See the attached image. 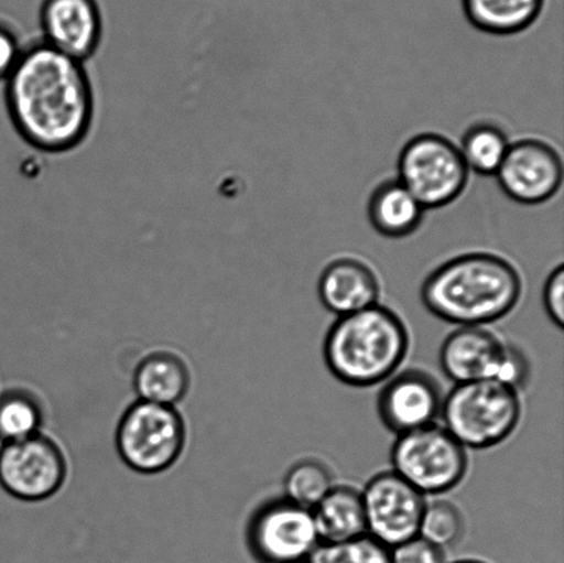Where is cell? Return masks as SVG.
Masks as SVG:
<instances>
[{
  "label": "cell",
  "mask_w": 564,
  "mask_h": 563,
  "mask_svg": "<svg viewBox=\"0 0 564 563\" xmlns=\"http://www.w3.org/2000/svg\"><path fill=\"white\" fill-rule=\"evenodd\" d=\"M380 283L367 263L340 258L323 270L318 280V297L326 311L337 317L378 305Z\"/></svg>",
  "instance_id": "15"
},
{
  "label": "cell",
  "mask_w": 564,
  "mask_h": 563,
  "mask_svg": "<svg viewBox=\"0 0 564 563\" xmlns=\"http://www.w3.org/2000/svg\"><path fill=\"white\" fill-rule=\"evenodd\" d=\"M468 174L460 149L433 132L412 138L398 158V181L424 209L455 202L466 190Z\"/></svg>",
  "instance_id": "8"
},
{
  "label": "cell",
  "mask_w": 564,
  "mask_h": 563,
  "mask_svg": "<svg viewBox=\"0 0 564 563\" xmlns=\"http://www.w3.org/2000/svg\"><path fill=\"white\" fill-rule=\"evenodd\" d=\"M464 534L466 518L455 504L445 499L427 501L420 523V538L445 551L460 543Z\"/></svg>",
  "instance_id": "23"
},
{
  "label": "cell",
  "mask_w": 564,
  "mask_h": 563,
  "mask_svg": "<svg viewBox=\"0 0 564 563\" xmlns=\"http://www.w3.org/2000/svg\"><path fill=\"white\" fill-rule=\"evenodd\" d=\"M440 367L455 385L499 380L518 391L527 388L532 375L528 356L486 327H457L447 335Z\"/></svg>",
  "instance_id": "6"
},
{
  "label": "cell",
  "mask_w": 564,
  "mask_h": 563,
  "mask_svg": "<svg viewBox=\"0 0 564 563\" xmlns=\"http://www.w3.org/2000/svg\"><path fill=\"white\" fill-rule=\"evenodd\" d=\"M444 397L438 380L429 372L406 369L384 382L376 408L380 422L398 437L436 424Z\"/></svg>",
  "instance_id": "12"
},
{
  "label": "cell",
  "mask_w": 564,
  "mask_h": 563,
  "mask_svg": "<svg viewBox=\"0 0 564 563\" xmlns=\"http://www.w3.org/2000/svg\"><path fill=\"white\" fill-rule=\"evenodd\" d=\"M392 472L424 496L451 492L468 472V454L438 424L398 435L391 450Z\"/></svg>",
  "instance_id": "7"
},
{
  "label": "cell",
  "mask_w": 564,
  "mask_h": 563,
  "mask_svg": "<svg viewBox=\"0 0 564 563\" xmlns=\"http://www.w3.org/2000/svg\"><path fill=\"white\" fill-rule=\"evenodd\" d=\"M335 487L334 474L324 462L307 457L290 467L284 478V498L313 510Z\"/></svg>",
  "instance_id": "22"
},
{
  "label": "cell",
  "mask_w": 564,
  "mask_h": 563,
  "mask_svg": "<svg viewBox=\"0 0 564 563\" xmlns=\"http://www.w3.org/2000/svg\"><path fill=\"white\" fill-rule=\"evenodd\" d=\"M390 555L391 563H445L444 551L420 537L390 549Z\"/></svg>",
  "instance_id": "25"
},
{
  "label": "cell",
  "mask_w": 564,
  "mask_h": 563,
  "mask_svg": "<svg viewBox=\"0 0 564 563\" xmlns=\"http://www.w3.org/2000/svg\"><path fill=\"white\" fill-rule=\"evenodd\" d=\"M191 369L175 353L153 351L142 358L132 377L138 400L176 407L189 393Z\"/></svg>",
  "instance_id": "16"
},
{
  "label": "cell",
  "mask_w": 564,
  "mask_h": 563,
  "mask_svg": "<svg viewBox=\"0 0 564 563\" xmlns=\"http://www.w3.org/2000/svg\"><path fill=\"white\" fill-rule=\"evenodd\" d=\"M4 105L17 134L39 152L75 151L90 136L96 97L86 64L46 43L26 44L4 82Z\"/></svg>",
  "instance_id": "1"
},
{
  "label": "cell",
  "mask_w": 564,
  "mask_h": 563,
  "mask_svg": "<svg viewBox=\"0 0 564 563\" xmlns=\"http://www.w3.org/2000/svg\"><path fill=\"white\" fill-rule=\"evenodd\" d=\"M47 46L87 63L102 43L104 21L97 0H43L39 11Z\"/></svg>",
  "instance_id": "14"
},
{
  "label": "cell",
  "mask_w": 564,
  "mask_h": 563,
  "mask_svg": "<svg viewBox=\"0 0 564 563\" xmlns=\"http://www.w3.org/2000/svg\"><path fill=\"white\" fill-rule=\"evenodd\" d=\"M24 48L17 33L0 22V82L4 83L13 74Z\"/></svg>",
  "instance_id": "27"
},
{
  "label": "cell",
  "mask_w": 564,
  "mask_h": 563,
  "mask_svg": "<svg viewBox=\"0 0 564 563\" xmlns=\"http://www.w3.org/2000/svg\"><path fill=\"white\" fill-rule=\"evenodd\" d=\"M43 422L42 402L32 391L14 388L0 393V444L19 443L41 434Z\"/></svg>",
  "instance_id": "20"
},
{
  "label": "cell",
  "mask_w": 564,
  "mask_h": 563,
  "mask_svg": "<svg viewBox=\"0 0 564 563\" xmlns=\"http://www.w3.org/2000/svg\"><path fill=\"white\" fill-rule=\"evenodd\" d=\"M321 543H340L367 534L361 490L335 485L312 510Z\"/></svg>",
  "instance_id": "17"
},
{
  "label": "cell",
  "mask_w": 564,
  "mask_h": 563,
  "mask_svg": "<svg viewBox=\"0 0 564 563\" xmlns=\"http://www.w3.org/2000/svg\"><path fill=\"white\" fill-rule=\"evenodd\" d=\"M367 534L386 548L419 537L425 496L394 472L376 474L361 490Z\"/></svg>",
  "instance_id": "11"
},
{
  "label": "cell",
  "mask_w": 564,
  "mask_h": 563,
  "mask_svg": "<svg viewBox=\"0 0 564 563\" xmlns=\"http://www.w3.org/2000/svg\"><path fill=\"white\" fill-rule=\"evenodd\" d=\"M519 391L499 380L455 385L442 402V427L466 450L495 448L521 423Z\"/></svg>",
  "instance_id": "4"
},
{
  "label": "cell",
  "mask_w": 564,
  "mask_h": 563,
  "mask_svg": "<svg viewBox=\"0 0 564 563\" xmlns=\"http://www.w3.org/2000/svg\"><path fill=\"white\" fill-rule=\"evenodd\" d=\"M246 543L258 563H307L321 540L312 510L282 496L253 510Z\"/></svg>",
  "instance_id": "9"
},
{
  "label": "cell",
  "mask_w": 564,
  "mask_h": 563,
  "mask_svg": "<svg viewBox=\"0 0 564 563\" xmlns=\"http://www.w3.org/2000/svg\"><path fill=\"white\" fill-rule=\"evenodd\" d=\"M368 215L380 235L401 239L414 234L422 225L424 207L400 181H387L370 196Z\"/></svg>",
  "instance_id": "18"
},
{
  "label": "cell",
  "mask_w": 564,
  "mask_h": 563,
  "mask_svg": "<svg viewBox=\"0 0 564 563\" xmlns=\"http://www.w3.org/2000/svg\"><path fill=\"white\" fill-rule=\"evenodd\" d=\"M510 147L511 142L499 126L478 123L464 134L458 149L468 170L480 175H496Z\"/></svg>",
  "instance_id": "21"
},
{
  "label": "cell",
  "mask_w": 564,
  "mask_h": 563,
  "mask_svg": "<svg viewBox=\"0 0 564 563\" xmlns=\"http://www.w3.org/2000/svg\"><path fill=\"white\" fill-rule=\"evenodd\" d=\"M411 336L391 308L375 305L337 317L325 335L323 356L332 377L350 388H373L394 377Z\"/></svg>",
  "instance_id": "3"
},
{
  "label": "cell",
  "mask_w": 564,
  "mask_h": 563,
  "mask_svg": "<svg viewBox=\"0 0 564 563\" xmlns=\"http://www.w3.org/2000/svg\"><path fill=\"white\" fill-rule=\"evenodd\" d=\"M307 563H391L390 549L373 538H361L340 543H321Z\"/></svg>",
  "instance_id": "24"
},
{
  "label": "cell",
  "mask_w": 564,
  "mask_h": 563,
  "mask_svg": "<svg viewBox=\"0 0 564 563\" xmlns=\"http://www.w3.org/2000/svg\"><path fill=\"white\" fill-rule=\"evenodd\" d=\"M496 175L508 197L534 206L550 201L560 191L563 181L562 159L544 141L522 140L511 143Z\"/></svg>",
  "instance_id": "13"
},
{
  "label": "cell",
  "mask_w": 564,
  "mask_h": 563,
  "mask_svg": "<svg viewBox=\"0 0 564 563\" xmlns=\"http://www.w3.org/2000/svg\"><path fill=\"white\" fill-rule=\"evenodd\" d=\"M68 476L64 451L44 434L0 446V487L28 504L57 495Z\"/></svg>",
  "instance_id": "10"
},
{
  "label": "cell",
  "mask_w": 564,
  "mask_h": 563,
  "mask_svg": "<svg viewBox=\"0 0 564 563\" xmlns=\"http://www.w3.org/2000/svg\"><path fill=\"white\" fill-rule=\"evenodd\" d=\"M544 306L551 322L557 328L564 327V267L560 264L546 279L544 286Z\"/></svg>",
  "instance_id": "26"
},
{
  "label": "cell",
  "mask_w": 564,
  "mask_h": 563,
  "mask_svg": "<svg viewBox=\"0 0 564 563\" xmlns=\"http://www.w3.org/2000/svg\"><path fill=\"white\" fill-rule=\"evenodd\" d=\"M464 14L479 31L516 35L532 26L545 0H462Z\"/></svg>",
  "instance_id": "19"
},
{
  "label": "cell",
  "mask_w": 564,
  "mask_h": 563,
  "mask_svg": "<svg viewBox=\"0 0 564 563\" xmlns=\"http://www.w3.org/2000/svg\"><path fill=\"white\" fill-rule=\"evenodd\" d=\"M115 440L127 467L156 476L180 461L186 444V424L176 407L138 400L121 415Z\"/></svg>",
  "instance_id": "5"
},
{
  "label": "cell",
  "mask_w": 564,
  "mask_h": 563,
  "mask_svg": "<svg viewBox=\"0 0 564 563\" xmlns=\"http://www.w3.org/2000/svg\"><path fill=\"white\" fill-rule=\"evenodd\" d=\"M453 563H486V562L477 561V560H463V561H457V562H453Z\"/></svg>",
  "instance_id": "28"
},
{
  "label": "cell",
  "mask_w": 564,
  "mask_h": 563,
  "mask_svg": "<svg viewBox=\"0 0 564 563\" xmlns=\"http://www.w3.org/2000/svg\"><path fill=\"white\" fill-rule=\"evenodd\" d=\"M522 279L505 258L474 252L441 264L423 281L420 300L427 312L457 327H486L517 307Z\"/></svg>",
  "instance_id": "2"
}]
</instances>
